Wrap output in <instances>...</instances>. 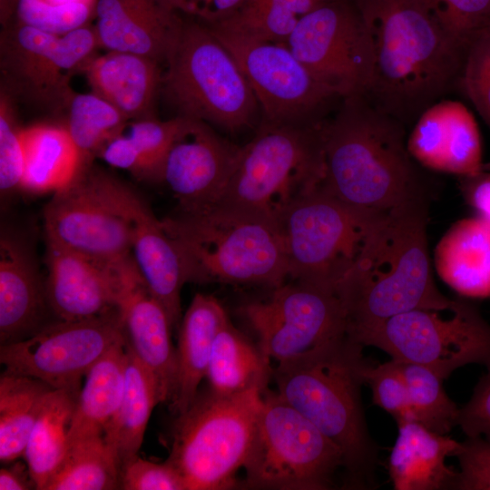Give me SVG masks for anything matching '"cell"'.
Masks as SVG:
<instances>
[{
  "mask_svg": "<svg viewBox=\"0 0 490 490\" xmlns=\"http://www.w3.org/2000/svg\"><path fill=\"white\" fill-rule=\"evenodd\" d=\"M20 136L24 152L21 190L27 193H54L87 167L64 125H32L21 128Z\"/></svg>",
  "mask_w": 490,
  "mask_h": 490,
  "instance_id": "obj_29",
  "label": "cell"
},
{
  "mask_svg": "<svg viewBox=\"0 0 490 490\" xmlns=\"http://www.w3.org/2000/svg\"><path fill=\"white\" fill-rule=\"evenodd\" d=\"M44 279L55 318L83 320L118 310L116 268L103 266L45 240Z\"/></svg>",
  "mask_w": 490,
  "mask_h": 490,
  "instance_id": "obj_22",
  "label": "cell"
},
{
  "mask_svg": "<svg viewBox=\"0 0 490 490\" xmlns=\"http://www.w3.org/2000/svg\"><path fill=\"white\" fill-rule=\"evenodd\" d=\"M397 436L388 457V473L396 490L453 489L457 472L446 466L458 442L417 421L397 422Z\"/></svg>",
  "mask_w": 490,
  "mask_h": 490,
  "instance_id": "obj_26",
  "label": "cell"
},
{
  "mask_svg": "<svg viewBox=\"0 0 490 490\" xmlns=\"http://www.w3.org/2000/svg\"><path fill=\"white\" fill-rule=\"evenodd\" d=\"M344 466L339 447L277 391H262L253 442L241 486L251 489L327 490Z\"/></svg>",
  "mask_w": 490,
  "mask_h": 490,
  "instance_id": "obj_10",
  "label": "cell"
},
{
  "mask_svg": "<svg viewBox=\"0 0 490 490\" xmlns=\"http://www.w3.org/2000/svg\"><path fill=\"white\" fill-rule=\"evenodd\" d=\"M467 437L490 442V369L476 384L468 402L460 407L458 422Z\"/></svg>",
  "mask_w": 490,
  "mask_h": 490,
  "instance_id": "obj_47",
  "label": "cell"
},
{
  "mask_svg": "<svg viewBox=\"0 0 490 490\" xmlns=\"http://www.w3.org/2000/svg\"><path fill=\"white\" fill-rule=\"evenodd\" d=\"M18 0H1V18L6 22L11 14H15Z\"/></svg>",
  "mask_w": 490,
  "mask_h": 490,
  "instance_id": "obj_52",
  "label": "cell"
},
{
  "mask_svg": "<svg viewBox=\"0 0 490 490\" xmlns=\"http://www.w3.org/2000/svg\"><path fill=\"white\" fill-rule=\"evenodd\" d=\"M445 25L467 45L490 28V0H432Z\"/></svg>",
  "mask_w": 490,
  "mask_h": 490,
  "instance_id": "obj_45",
  "label": "cell"
},
{
  "mask_svg": "<svg viewBox=\"0 0 490 490\" xmlns=\"http://www.w3.org/2000/svg\"><path fill=\"white\" fill-rule=\"evenodd\" d=\"M79 388L53 389L45 397L24 456L35 488L44 490L69 446Z\"/></svg>",
  "mask_w": 490,
  "mask_h": 490,
  "instance_id": "obj_33",
  "label": "cell"
},
{
  "mask_svg": "<svg viewBox=\"0 0 490 490\" xmlns=\"http://www.w3.org/2000/svg\"><path fill=\"white\" fill-rule=\"evenodd\" d=\"M371 34L374 70L364 96L407 123L457 88L467 44L432 0H351Z\"/></svg>",
  "mask_w": 490,
  "mask_h": 490,
  "instance_id": "obj_1",
  "label": "cell"
},
{
  "mask_svg": "<svg viewBox=\"0 0 490 490\" xmlns=\"http://www.w3.org/2000/svg\"><path fill=\"white\" fill-rule=\"evenodd\" d=\"M120 489V466L103 436L74 442L44 490Z\"/></svg>",
  "mask_w": 490,
  "mask_h": 490,
  "instance_id": "obj_35",
  "label": "cell"
},
{
  "mask_svg": "<svg viewBox=\"0 0 490 490\" xmlns=\"http://www.w3.org/2000/svg\"><path fill=\"white\" fill-rule=\"evenodd\" d=\"M126 365L127 351L123 340L113 346L87 372L74 412L69 445L103 436L122 397Z\"/></svg>",
  "mask_w": 490,
  "mask_h": 490,
  "instance_id": "obj_30",
  "label": "cell"
},
{
  "mask_svg": "<svg viewBox=\"0 0 490 490\" xmlns=\"http://www.w3.org/2000/svg\"><path fill=\"white\" fill-rule=\"evenodd\" d=\"M439 277L458 294L490 298V220L466 218L454 223L435 249Z\"/></svg>",
  "mask_w": 490,
  "mask_h": 490,
  "instance_id": "obj_28",
  "label": "cell"
},
{
  "mask_svg": "<svg viewBox=\"0 0 490 490\" xmlns=\"http://www.w3.org/2000/svg\"><path fill=\"white\" fill-rule=\"evenodd\" d=\"M429 198L391 211L365 256L336 287L351 338L412 309H451L454 299L438 289L430 268Z\"/></svg>",
  "mask_w": 490,
  "mask_h": 490,
  "instance_id": "obj_4",
  "label": "cell"
},
{
  "mask_svg": "<svg viewBox=\"0 0 490 490\" xmlns=\"http://www.w3.org/2000/svg\"><path fill=\"white\" fill-rule=\"evenodd\" d=\"M84 168L44 209L45 240L103 266L132 256L129 225Z\"/></svg>",
  "mask_w": 490,
  "mask_h": 490,
  "instance_id": "obj_17",
  "label": "cell"
},
{
  "mask_svg": "<svg viewBox=\"0 0 490 490\" xmlns=\"http://www.w3.org/2000/svg\"><path fill=\"white\" fill-rule=\"evenodd\" d=\"M260 346L251 342L228 318L219 329L206 375L210 388L220 395L264 390L273 367Z\"/></svg>",
  "mask_w": 490,
  "mask_h": 490,
  "instance_id": "obj_31",
  "label": "cell"
},
{
  "mask_svg": "<svg viewBox=\"0 0 490 490\" xmlns=\"http://www.w3.org/2000/svg\"><path fill=\"white\" fill-rule=\"evenodd\" d=\"M117 308L126 348L152 377L161 403L172 402L177 378L172 326L132 255L116 269Z\"/></svg>",
  "mask_w": 490,
  "mask_h": 490,
  "instance_id": "obj_20",
  "label": "cell"
},
{
  "mask_svg": "<svg viewBox=\"0 0 490 490\" xmlns=\"http://www.w3.org/2000/svg\"><path fill=\"white\" fill-rule=\"evenodd\" d=\"M18 128L6 97L0 105V190L2 196L21 190L24 173V152Z\"/></svg>",
  "mask_w": 490,
  "mask_h": 490,
  "instance_id": "obj_43",
  "label": "cell"
},
{
  "mask_svg": "<svg viewBox=\"0 0 490 490\" xmlns=\"http://www.w3.org/2000/svg\"><path fill=\"white\" fill-rule=\"evenodd\" d=\"M457 89L490 130V28L477 33L468 43Z\"/></svg>",
  "mask_w": 490,
  "mask_h": 490,
  "instance_id": "obj_40",
  "label": "cell"
},
{
  "mask_svg": "<svg viewBox=\"0 0 490 490\" xmlns=\"http://www.w3.org/2000/svg\"><path fill=\"white\" fill-rule=\"evenodd\" d=\"M17 22L54 34L64 35L88 25L95 9L84 3L52 4L44 0H18Z\"/></svg>",
  "mask_w": 490,
  "mask_h": 490,
  "instance_id": "obj_41",
  "label": "cell"
},
{
  "mask_svg": "<svg viewBox=\"0 0 490 490\" xmlns=\"http://www.w3.org/2000/svg\"><path fill=\"white\" fill-rule=\"evenodd\" d=\"M126 351L122 397L103 432V438L113 451L120 469L138 455L152 411L161 403L152 377L127 348Z\"/></svg>",
  "mask_w": 490,
  "mask_h": 490,
  "instance_id": "obj_32",
  "label": "cell"
},
{
  "mask_svg": "<svg viewBox=\"0 0 490 490\" xmlns=\"http://www.w3.org/2000/svg\"><path fill=\"white\" fill-rule=\"evenodd\" d=\"M364 384L372 391V402L391 415L397 422L414 420L408 388L400 363L392 359L373 364L368 360L363 367Z\"/></svg>",
  "mask_w": 490,
  "mask_h": 490,
  "instance_id": "obj_42",
  "label": "cell"
},
{
  "mask_svg": "<svg viewBox=\"0 0 490 490\" xmlns=\"http://www.w3.org/2000/svg\"><path fill=\"white\" fill-rule=\"evenodd\" d=\"M460 470L453 489L490 490V442L483 437H467L455 456Z\"/></svg>",
  "mask_w": 490,
  "mask_h": 490,
  "instance_id": "obj_46",
  "label": "cell"
},
{
  "mask_svg": "<svg viewBox=\"0 0 490 490\" xmlns=\"http://www.w3.org/2000/svg\"><path fill=\"white\" fill-rule=\"evenodd\" d=\"M120 489L186 490V486L180 473L167 460L159 464L137 455L121 466Z\"/></svg>",
  "mask_w": 490,
  "mask_h": 490,
  "instance_id": "obj_44",
  "label": "cell"
},
{
  "mask_svg": "<svg viewBox=\"0 0 490 490\" xmlns=\"http://www.w3.org/2000/svg\"><path fill=\"white\" fill-rule=\"evenodd\" d=\"M450 311L452 316L444 318L438 310L412 309L352 339L376 347L392 359L428 368L443 380L467 364L490 369V324L476 306L463 299H454Z\"/></svg>",
  "mask_w": 490,
  "mask_h": 490,
  "instance_id": "obj_11",
  "label": "cell"
},
{
  "mask_svg": "<svg viewBox=\"0 0 490 490\" xmlns=\"http://www.w3.org/2000/svg\"><path fill=\"white\" fill-rule=\"evenodd\" d=\"M413 419L426 428L447 435L457 426L460 407L446 395L443 379L428 368L401 362Z\"/></svg>",
  "mask_w": 490,
  "mask_h": 490,
  "instance_id": "obj_38",
  "label": "cell"
},
{
  "mask_svg": "<svg viewBox=\"0 0 490 490\" xmlns=\"http://www.w3.org/2000/svg\"><path fill=\"white\" fill-rule=\"evenodd\" d=\"M27 466V465L25 466ZM20 463L0 470L1 490H28L36 489L29 470Z\"/></svg>",
  "mask_w": 490,
  "mask_h": 490,
  "instance_id": "obj_51",
  "label": "cell"
},
{
  "mask_svg": "<svg viewBox=\"0 0 490 490\" xmlns=\"http://www.w3.org/2000/svg\"><path fill=\"white\" fill-rule=\"evenodd\" d=\"M228 318L220 301L202 293L193 297L181 318L176 348V388L171 402L176 415L185 412L195 399L207 375L215 337Z\"/></svg>",
  "mask_w": 490,
  "mask_h": 490,
  "instance_id": "obj_27",
  "label": "cell"
},
{
  "mask_svg": "<svg viewBox=\"0 0 490 490\" xmlns=\"http://www.w3.org/2000/svg\"><path fill=\"white\" fill-rule=\"evenodd\" d=\"M242 146L217 134L208 123L188 119L162 162L159 181L179 204V213L198 214L220 200L240 162Z\"/></svg>",
  "mask_w": 490,
  "mask_h": 490,
  "instance_id": "obj_19",
  "label": "cell"
},
{
  "mask_svg": "<svg viewBox=\"0 0 490 490\" xmlns=\"http://www.w3.org/2000/svg\"><path fill=\"white\" fill-rule=\"evenodd\" d=\"M259 388L220 395L198 392L177 415L167 461L180 473L186 490L236 486V474L249 456L261 406Z\"/></svg>",
  "mask_w": 490,
  "mask_h": 490,
  "instance_id": "obj_9",
  "label": "cell"
},
{
  "mask_svg": "<svg viewBox=\"0 0 490 490\" xmlns=\"http://www.w3.org/2000/svg\"><path fill=\"white\" fill-rule=\"evenodd\" d=\"M405 127L364 95L341 99L321 126V187L352 206L381 212L430 195L422 166L408 152Z\"/></svg>",
  "mask_w": 490,
  "mask_h": 490,
  "instance_id": "obj_2",
  "label": "cell"
},
{
  "mask_svg": "<svg viewBox=\"0 0 490 490\" xmlns=\"http://www.w3.org/2000/svg\"><path fill=\"white\" fill-rule=\"evenodd\" d=\"M183 16L213 24L229 15L241 0H164Z\"/></svg>",
  "mask_w": 490,
  "mask_h": 490,
  "instance_id": "obj_48",
  "label": "cell"
},
{
  "mask_svg": "<svg viewBox=\"0 0 490 490\" xmlns=\"http://www.w3.org/2000/svg\"><path fill=\"white\" fill-rule=\"evenodd\" d=\"M482 171H490V162H484L482 165Z\"/></svg>",
  "mask_w": 490,
  "mask_h": 490,
  "instance_id": "obj_53",
  "label": "cell"
},
{
  "mask_svg": "<svg viewBox=\"0 0 490 490\" xmlns=\"http://www.w3.org/2000/svg\"><path fill=\"white\" fill-rule=\"evenodd\" d=\"M161 94L177 116L238 132L259 103L239 64L205 24L187 16L165 61Z\"/></svg>",
  "mask_w": 490,
  "mask_h": 490,
  "instance_id": "obj_7",
  "label": "cell"
},
{
  "mask_svg": "<svg viewBox=\"0 0 490 490\" xmlns=\"http://www.w3.org/2000/svg\"><path fill=\"white\" fill-rule=\"evenodd\" d=\"M388 213L352 206L320 185L279 219L289 279L335 292L365 256Z\"/></svg>",
  "mask_w": 490,
  "mask_h": 490,
  "instance_id": "obj_8",
  "label": "cell"
},
{
  "mask_svg": "<svg viewBox=\"0 0 490 490\" xmlns=\"http://www.w3.org/2000/svg\"><path fill=\"white\" fill-rule=\"evenodd\" d=\"M187 118L175 116L167 121L155 117L132 121L128 136L134 143L142 163V179L159 181L160 172L172 144Z\"/></svg>",
  "mask_w": 490,
  "mask_h": 490,
  "instance_id": "obj_39",
  "label": "cell"
},
{
  "mask_svg": "<svg viewBox=\"0 0 490 490\" xmlns=\"http://www.w3.org/2000/svg\"><path fill=\"white\" fill-rule=\"evenodd\" d=\"M101 191L125 218L131 232L133 260L150 289L167 312L172 328L181 320V291L187 282L181 252L163 221L132 187L93 167Z\"/></svg>",
  "mask_w": 490,
  "mask_h": 490,
  "instance_id": "obj_18",
  "label": "cell"
},
{
  "mask_svg": "<svg viewBox=\"0 0 490 490\" xmlns=\"http://www.w3.org/2000/svg\"><path fill=\"white\" fill-rule=\"evenodd\" d=\"M34 253L17 235L0 239V343L18 342L56 320Z\"/></svg>",
  "mask_w": 490,
  "mask_h": 490,
  "instance_id": "obj_23",
  "label": "cell"
},
{
  "mask_svg": "<svg viewBox=\"0 0 490 490\" xmlns=\"http://www.w3.org/2000/svg\"><path fill=\"white\" fill-rule=\"evenodd\" d=\"M123 340L119 310L89 319H56L29 338L1 345L0 362L5 371L54 389L79 388L82 377Z\"/></svg>",
  "mask_w": 490,
  "mask_h": 490,
  "instance_id": "obj_14",
  "label": "cell"
},
{
  "mask_svg": "<svg viewBox=\"0 0 490 490\" xmlns=\"http://www.w3.org/2000/svg\"><path fill=\"white\" fill-rule=\"evenodd\" d=\"M363 348L346 333L277 362L272 371L278 394L339 447L345 484L359 489L376 485L378 463L361 400Z\"/></svg>",
  "mask_w": 490,
  "mask_h": 490,
  "instance_id": "obj_3",
  "label": "cell"
},
{
  "mask_svg": "<svg viewBox=\"0 0 490 490\" xmlns=\"http://www.w3.org/2000/svg\"><path fill=\"white\" fill-rule=\"evenodd\" d=\"M318 4L317 0H241L225 18L207 25L258 40L285 44L299 20Z\"/></svg>",
  "mask_w": 490,
  "mask_h": 490,
  "instance_id": "obj_36",
  "label": "cell"
},
{
  "mask_svg": "<svg viewBox=\"0 0 490 490\" xmlns=\"http://www.w3.org/2000/svg\"><path fill=\"white\" fill-rule=\"evenodd\" d=\"M263 353L276 362L300 355L347 333L345 312L336 293L291 280L269 299L241 307Z\"/></svg>",
  "mask_w": 490,
  "mask_h": 490,
  "instance_id": "obj_15",
  "label": "cell"
},
{
  "mask_svg": "<svg viewBox=\"0 0 490 490\" xmlns=\"http://www.w3.org/2000/svg\"><path fill=\"white\" fill-rule=\"evenodd\" d=\"M162 221L181 252L187 282L275 289L289 279L279 224L220 207Z\"/></svg>",
  "mask_w": 490,
  "mask_h": 490,
  "instance_id": "obj_5",
  "label": "cell"
},
{
  "mask_svg": "<svg viewBox=\"0 0 490 490\" xmlns=\"http://www.w3.org/2000/svg\"><path fill=\"white\" fill-rule=\"evenodd\" d=\"M210 29L247 78L262 112L261 123L319 122L326 108L335 99H341L316 79L286 44Z\"/></svg>",
  "mask_w": 490,
  "mask_h": 490,
  "instance_id": "obj_13",
  "label": "cell"
},
{
  "mask_svg": "<svg viewBox=\"0 0 490 490\" xmlns=\"http://www.w3.org/2000/svg\"><path fill=\"white\" fill-rule=\"evenodd\" d=\"M458 186L465 201L481 217L490 220V171L458 177Z\"/></svg>",
  "mask_w": 490,
  "mask_h": 490,
  "instance_id": "obj_50",
  "label": "cell"
},
{
  "mask_svg": "<svg viewBox=\"0 0 490 490\" xmlns=\"http://www.w3.org/2000/svg\"><path fill=\"white\" fill-rule=\"evenodd\" d=\"M94 16L99 46L160 64L165 63L183 21L164 0H98Z\"/></svg>",
  "mask_w": 490,
  "mask_h": 490,
  "instance_id": "obj_24",
  "label": "cell"
},
{
  "mask_svg": "<svg viewBox=\"0 0 490 490\" xmlns=\"http://www.w3.org/2000/svg\"><path fill=\"white\" fill-rule=\"evenodd\" d=\"M407 145L413 159L432 171L474 175L482 171V144L473 113L459 101L440 100L416 120Z\"/></svg>",
  "mask_w": 490,
  "mask_h": 490,
  "instance_id": "obj_21",
  "label": "cell"
},
{
  "mask_svg": "<svg viewBox=\"0 0 490 490\" xmlns=\"http://www.w3.org/2000/svg\"><path fill=\"white\" fill-rule=\"evenodd\" d=\"M97 157L112 167L131 172L142 179V163L139 152L128 134H119L107 142Z\"/></svg>",
  "mask_w": 490,
  "mask_h": 490,
  "instance_id": "obj_49",
  "label": "cell"
},
{
  "mask_svg": "<svg viewBox=\"0 0 490 490\" xmlns=\"http://www.w3.org/2000/svg\"><path fill=\"white\" fill-rule=\"evenodd\" d=\"M64 125L79 149L85 166L92 164L103 146L122 133L128 119L112 103L94 93H75L67 104Z\"/></svg>",
  "mask_w": 490,
  "mask_h": 490,
  "instance_id": "obj_37",
  "label": "cell"
},
{
  "mask_svg": "<svg viewBox=\"0 0 490 490\" xmlns=\"http://www.w3.org/2000/svg\"><path fill=\"white\" fill-rule=\"evenodd\" d=\"M317 1L319 3H322V2L331 1V0H317Z\"/></svg>",
  "mask_w": 490,
  "mask_h": 490,
  "instance_id": "obj_54",
  "label": "cell"
},
{
  "mask_svg": "<svg viewBox=\"0 0 490 490\" xmlns=\"http://www.w3.org/2000/svg\"><path fill=\"white\" fill-rule=\"evenodd\" d=\"M285 44L341 99L366 93L374 70L373 42L351 0L319 3L299 20Z\"/></svg>",
  "mask_w": 490,
  "mask_h": 490,
  "instance_id": "obj_12",
  "label": "cell"
},
{
  "mask_svg": "<svg viewBox=\"0 0 490 490\" xmlns=\"http://www.w3.org/2000/svg\"><path fill=\"white\" fill-rule=\"evenodd\" d=\"M97 46L93 26L58 36L17 22L3 32L2 71L17 93L54 108L66 106L74 93L69 74Z\"/></svg>",
  "mask_w": 490,
  "mask_h": 490,
  "instance_id": "obj_16",
  "label": "cell"
},
{
  "mask_svg": "<svg viewBox=\"0 0 490 490\" xmlns=\"http://www.w3.org/2000/svg\"><path fill=\"white\" fill-rule=\"evenodd\" d=\"M44 382L4 371L0 377V460L10 463L23 457L28 438L46 395L53 390Z\"/></svg>",
  "mask_w": 490,
  "mask_h": 490,
  "instance_id": "obj_34",
  "label": "cell"
},
{
  "mask_svg": "<svg viewBox=\"0 0 490 490\" xmlns=\"http://www.w3.org/2000/svg\"><path fill=\"white\" fill-rule=\"evenodd\" d=\"M323 121L260 123L254 138L242 146L234 173L214 207L279 224L291 205L322 183Z\"/></svg>",
  "mask_w": 490,
  "mask_h": 490,
  "instance_id": "obj_6",
  "label": "cell"
},
{
  "mask_svg": "<svg viewBox=\"0 0 490 490\" xmlns=\"http://www.w3.org/2000/svg\"><path fill=\"white\" fill-rule=\"evenodd\" d=\"M93 93L115 106L128 120L154 117L161 94V64L143 55L109 51L83 66Z\"/></svg>",
  "mask_w": 490,
  "mask_h": 490,
  "instance_id": "obj_25",
  "label": "cell"
}]
</instances>
